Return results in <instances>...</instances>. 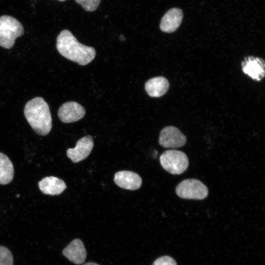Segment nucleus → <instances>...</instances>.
Instances as JSON below:
<instances>
[{
  "instance_id": "nucleus-12",
  "label": "nucleus",
  "mask_w": 265,
  "mask_h": 265,
  "mask_svg": "<svg viewBox=\"0 0 265 265\" xmlns=\"http://www.w3.org/2000/svg\"><path fill=\"white\" fill-rule=\"evenodd\" d=\"M182 11L178 8L169 10L162 18L160 29L164 32L171 33L176 31L180 26L183 19Z\"/></svg>"
},
{
  "instance_id": "nucleus-5",
  "label": "nucleus",
  "mask_w": 265,
  "mask_h": 265,
  "mask_svg": "<svg viewBox=\"0 0 265 265\" xmlns=\"http://www.w3.org/2000/svg\"><path fill=\"white\" fill-rule=\"evenodd\" d=\"M175 191L179 197L186 199L203 200L209 193L207 186L195 179L183 180L177 185Z\"/></svg>"
},
{
  "instance_id": "nucleus-20",
  "label": "nucleus",
  "mask_w": 265,
  "mask_h": 265,
  "mask_svg": "<svg viewBox=\"0 0 265 265\" xmlns=\"http://www.w3.org/2000/svg\"><path fill=\"white\" fill-rule=\"evenodd\" d=\"M59 0L63 1H65V0Z\"/></svg>"
},
{
  "instance_id": "nucleus-4",
  "label": "nucleus",
  "mask_w": 265,
  "mask_h": 265,
  "mask_svg": "<svg viewBox=\"0 0 265 265\" xmlns=\"http://www.w3.org/2000/svg\"><path fill=\"white\" fill-rule=\"evenodd\" d=\"M159 160L163 168L174 175H179L184 172L189 164L186 154L177 150L165 151L160 155Z\"/></svg>"
},
{
  "instance_id": "nucleus-10",
  "label": "nucleus",
  "mask_w": 265,
  "mask_h": 265,
  "mask_svg": "<svg viewBox=\"0 0 265 265\" xmlns=\"http://www.w3.org/2000/svg\"><path fill=\"white\" fill-rule=\"evenodd\" d=\"M115 183L119 187L129 190H136L141 186V177L136 173L129 171H121L115 173Z\"/></svg>"
},
{
  "instance_id": "nucleus-13",
  "label": "nucleus",
  "mask_w": 265,
  "mask_h": 265,
  "mask_svg": "<svg viewBox=\"0 0 265 265\" xmlns=\"http://www.w3.org/2000/svg\"><path fill=\"white\" fill-rule=\"evenodd\" d=\"M38 186L42 193L50 195L61 194L66 188L65 182L54 176L47 177L38 183Z\"/></svg>"
},
{
  "instance_id": "nucleus-6",
  "label": "nucleus",
  "mask_w": 265,
  "mask_h": 265,
  "mask_svg": "<svg viewBox=\"0 0 265 265\" xmlns=\"http://www.w3.org/2000/svg\"><path fill=\"white\" fill-rule=\"evenodd\" d=\"M159 142L164 148H176L185 145L186 142V138L177 128L168 126L161 131Z\"/></svg>"
},
{
  "instance_id": "nucleus-17",
  "label": "nucleus",
  "mask_w": 265,
  "mask_h": 265,
  "mask_svg": "<svg viewBox=\"0 0 265 265\" xmlns=\"http://www.w3.org/2000/svg\"><path fill=\"white\" fill-rule=\"evenodd\" d=\"M87 11H94L98 7L101 0H75Z\"/></svg>"
},
{
  "instance_id": "nucleus-15",
  "label": "nucleus",
  "mask_w": 265,
  "mask_h": 265,
  "mask_svg": "<svg viewBox=\"0 0 265 265\" xmlns=\"http://www.w3.org/2000/svg\"><path fill=\"white\" fill-rule=\"evenodd\" d=\"M14 167L9 158L0 152V184L10 183L14 177Z\"/></svg>"
},
{
  "instance_id": "nucleus-11",
  "label": "nucleus",
  "mask_w": 265,
  "mask_h": 265,
  "mask_svg": "<svg viewBox=\"0 0 265 265\" xmlns=\"http://www.w3.org/2000/svg\"><path fill=\"white\" fill-rule=\"evenodd\" d=\"M62 253L69 260L77 265L82 264L87 255L83 243L79 238L72 240L63 249Z\"/></svg>"
},
{
  "instance_id": "nucleus-8",
  "label": "nucleus",
  "mask_w": 265,
  "mask_h": 265,
  "mask_svg": "<svg viewBox=\"0 0 265 265\" xmlns=\"http://www.w3.org/2000/svg\"><path fill=\"white\" fill-rule=\"evenodd\" d=\"M94 146L92 137L87 135L80 139L74 148L67 150V156L71 160L77 163L85 159L90 154Z\"/></svg>"
},
{
  "instance_id": "nucleus-9",
  "label": "nucleus",
  "mask_w": 265,
  "mask_h": 265,
  "mask_svg": "<svg viewBox=\"0 0 265 265\" xmlns=\"http://www.w3.org/2000/svg\"><path fill=\"white\" fill-rule=\"evenodd\" d=\"M265 61L262 58L249 56L242 62L243 72L252 79L260 81L265 76Z\"/></svg>"
},
{
  "instance_id": "nucleus-7",
  "label": "nucleus",
  "mask_w": 265,
  "mask_h": 265,
  "mask_svg": "<svg viewBox=\"0 0 265 265\" xmlns=\"http://www.w3.org/2000/svg\"><path fill=\"white\" fill-rule=\"evenodd\" d=\"M85 114L84 108L75 102L64 103L59 108L58 116L63 123L77 121L82 118Z\"/></svg>"
},
{
  "instance_id": "nucleus-1",
  "label": "nucleus",
  "mask_w": 265,
  "mask_h": 265,
  "mask_svg": "<svg viewBox=\"0 0 265 265\" xmlns=\"http://www.w3.org/2000/svg\"><path fill=\"white\" fill-rule=\"evenodd\" d=\"M56 48L61 55L81 65L89 63L96 55L94 48L79 43L67 29L62 30L57 37Z\"/></svg>"
},
{
  "instance_id": "nucleus-18",
  "label": "nucleus",
  "mask_w": 265,
  "mask_h": 265,
  "mask_svg": "<svg viewBox=\"0 0 265 265\" xmlns=\"http://www.w3.org/2000/svg\"><path fill=\"white\" fill-rule=\"evenodd\" d=\"M153 265H177L176 261L169 256H162L158 258Z\"/></svg>"
},
{
  "instance_id": "nucleus-3",
  "label": "nucleus",
  "mask_w": 265,
  "mask_h": 265,
  "mask_svg": "<svg viewBox=\"0 0 265 265\" xmlns=\"http://www.w3.org/2000/svg\"><path fill=\"white\" fill-rule=\"evenodd\" d=\"M24 33L22 25L15 18L3 15L0 17V46L10 49L14 45L15 39Z\"/></svg>"
},
{
  "instance_id": "nucleus-19",
  "label": "nucleus",
  "mask_w": 265,
  "mask_h": 265,
  "mask_svg": "<svg viewBox=\"0 0 265 265\" xmlns=\"http://www.w3.org/2000/svg\"><path fill=\"white\" fill-rule=\"evenodd\" d=\"M83 265H98V264H97L96 263H95L90 262V263H85Z\"/></svg>"
},
{
  "instance_id": "nucleus-14",
  "label": "nucleus",
  "mask_w": 265,
  "mask_h": 265,
  "mask_svg": "<svg viewBox=\"0 0 265 265\" xmlns=\"http://www.w3.org/2000/svg\"><path fill=\"white\" fill-rule=\"evenodd\" d=\"M169 87V81L163 77L153 78L148 80L145 84L146 92L152 97L162 96L166 93Z\"/></svg>"
},
{
  "instance_id": "nucleus-16",
  "label": "nucleus",
  "mask_w": 265,
  "mask_h": 265,
  "mask_svg": "<svg viewBox=\"0 0 265 265\" xmlns=\"http://www.w3.org/2000/svg\"><path fill=\"white\" fill-rule=\"evenodd\" d=\"M13 256L6 247L0 246V265H13Z\"/></svg>"
},
{
  "instance_id": "nucleus-2",
  "label": "nucleus",
  "mask_w": 265,
  "mask_h": 265,
  "mask_svg": "<svg viewBox=\"0 0 265 265\" xmlns=\"http://www.w3.org/2000/svg\"><path fill=\"white\" fill-rule=\"evenodd\" d=\"M24 114L32 129L37 134L46 135L51 131L52 119L48 104L41 97H35L26 105Z\"/></svg>"
}]
</instances>
